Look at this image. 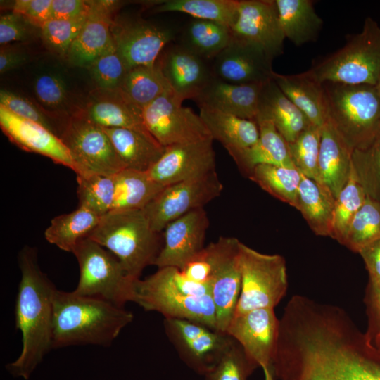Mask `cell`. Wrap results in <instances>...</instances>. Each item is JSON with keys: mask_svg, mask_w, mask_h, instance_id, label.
Returning a JSON list of instances; mask_svg holds the SVG:
<instances>
[{"mask_svg": "<svg viewBox=\"0 0 380 380\" xmlns=\"http://www.w3.org/2000/svg\"><path fill=\"white\" fill-rule=\"evenodd\" d=\"M226 333L241 346L256 368L272 366L279 334V319L273 308L234 315Z\"/></svg>", "mask_w": 380, "mask_h": 380, "instance_id": "cell-13", "label": "cell"}, {"mask_svg": "<svg viewBox=\"0 0 380 380\" xmlns=\"http://www.w3.org/2000/svg\"><path fill=\"white\" fill-rule=\"evenodd\" d=\"M358 253L365 262L369 278L380 279V238L363 247Z\"/></svg>", "mask_w": 380, "mask_h": 380, "instance_id": "cell-53", "label": "cell"}, {"mask_svg": "<svg viewBox=\"0 0 380 380\" xmlns=\"http://www.w3.org/2000/svg\"><path fill=\"white\" fill-rule=\"evenodd\" d=\"M161 234L143 210H122L101 217L88 237L115 255L127 274L138 280L147 266L154 265L163 245Z\"/></svg>", "mask_w": 380, "mask_h": 380, "instance_id": "cell-3", "label": "cell"}, {"mask_svg": "<svg viewBox=\"0 0 380 380\" xmlns=\"http://www.w3.org/2000/svg\"><path fill=\"white\" fill-rule=\"evenodd\" d=\"M88 15V14H87ZM87 15L70 20L51 18L41 27V37L46 46L55 53L64 56L80 33Z\"/></svg>", "mask_w": 380, "mask_h": 380, "instance_id": "cell-45", "label": "cell"}, {"mask_svg": "<svg viewBox=\"0 0 380 380\" xmlns=\"http://www.w3.org/2000/svg\"><path fill=\"white\" fill-rule=\"evenodd\" d=\"M53 0H17L12 11L23 16L32 25L41 27L51 19Z\"/></svg>", "mask_w": 380, "mask_h": 380, "instance_id": "cell-50", "label": "cell"}, {"mask_svg": "<svg viewBox=\"0 0 380 380\" xmlns=\"http://www.w3.org/2000/svg\"><path fill=\"white\" fill-rule=\"evenodd\" d=\"M72 253L80 267L75 293L97 297L118 306L133 302L134 284L120 260L106 248L89 237L80 241Z\"/></svg>", "mask_w": 380, "mask_h": 380, "instance_id": "cell-6", "label": "cell"}, {"mask_svg": "<svg viewBox=\"0 0 380 380\" xmlns=\"http://www.w3.org/2000/svg\"><path fill=\"white\" fill-rule=\"evenodd\" d=\"M240 243L234 240L224 247L214 265L209 282L217 330L222 333H226L234 315L241 291Z\"/></svg>", "mask_w": 380, "mask_h": 380, "instance_id": "cell-21", "label": "cell"}, {"mask_svg": "<svg viewBox=\"0 0 380 380\" xmlns=\"http://www.w3.org/2000/svg\"><path fill=\"white\" fill-rule=\"evenodd\" d=\"M321 127L310 124L295 141L287 144L292 161L304 176L318 182Z\"/></svg>", "mask_w": 380, "mask_h": 380, "instance_id": "cell-43", "label": "cell"}, {"mask_svg": "<svg viewBox=\"0 0 380 380\" xmlns=\"http://www.w3.org/2000/svg\"><path fill=\"white\" fill-rule=\"evenodd\" d=\"M59 137L77 167L76 175L96 173L113 176L125 169L103 127L87 119L82 113L65 121Z\"/></svg>", "mask_w": 380, "mask_h": 380, "instance_id": "cell-8", "label": "cell"}, {"mask_svg": "<svg viewBox=\"0 0 380 380\" xmlns=\"http://www.w3.org/2000/svg\"><path fill=\"white\" fill-rule=\"evenodd\" d=\"M270 118L286 141L292 143L312 124L272 79L262 88L259 112Z\"/></svg>", "mask_w": 380, "mask_h": 380, "instance_id": "cell-31", "label": "cell"}, {"mask_svg": "<svg viewBox=\"0 0 380 380\" xmlns=\"http://www.w3.org/2000/svg\"><path fill=\"white\" fill-rule=\"evenodd\" d=\"M91 1L53 0L51 18L57 20H70L88 14Z\"/></svg>", "mask_w": 380, "mask_h": 380, "instance_id": "cell-52", "label": "cell"}, {"mask_svg": "<svg viewBox=\"0 0 380 380\" xmlns=\"http://www.w3.org/2000/svg\"><path fill=\"white\" fill-rule=\"evenodd\" d=\"M231 39L229 27L215 22L194 18L185 27L181 44L209 61L214 60Z\"/></svg>", "mask_w": 380, "mask_h": 380, "instance_id": "cell-36", "label": "cell"}, {"mask_svg": "<svg viewBox=\"0 0 380 380\" xmlns=\"http://www.w3.org/2000/svg\"><path fill=\"white\" fill-rule=\"evenodd\" d=\"M367 195L352 170L335 201L331 238L343 245L350 225Z\"/></svg>", "mask_w": 380, "mask_h": 380, "instance_id": "cell-40", "label": "cell"}, {"mask_svg": "<svg viewBox=\"0 0 380 380\" xmlns=\"http://www.w3.org/2000/svg\"><path fill=\"white\" fill-rule=\"evenodd\" d=\"M101 91L81 112L87 119L104 128H126L149 133L144 123L142 111L119 89Z\"/></svg>", "mask_w": 380, "mask_h": 380, "instance_id": "cell-28", "label": "cell"}, {"mask_svg": "<svg viewBox=\"0 0 380 380\" xmlns=\"http://www.w3.org/2000/svg\"><path fill=\"white\" fill-rule=\"evenodd\" d=\"M265 84H232L214 76L194 101L198 106L210 107L255 121Z\"/></svg>", "mask_w": 380, "mask_h": 380, "instance_id": "cell-23", "label": "cell"}, {"mask_svg": "<svg viewBox=\"0 0 380 380\" xmlns=\"http://www.w3.org/2000/svg\"><path fill=\"white\" fill-rule=\"evenodd\" d=\"M199 109L211 138L220 142L229 153L249 148L258 141L259 130L255 121L204 106Z\"/></svg>", "mask_w": 380, "mask_h": 380, "instance_id": "cell-29", "label": "cell"}, {"mask_svg": "<svg viewBox=\"0 0 380 380\" xmlns=\"http://www.w3.org/2000/svg\"><path fill=\"white\" fill-rule=\"evenodd\" d=\"M0 126L8 138L22 149L48 157L77 172V167L67 146L59 137L42 125L18 116L0 105Z\"/></svg>", "mask_w": 380, "mask_h": 380, "instance_id": "cell-20", "label": "cell"}, {"mask_svg": "<svg viewBox=\"0 0 380 380\" xmlns=\"http://www.w3.org/2000/svg\"><path fill=\"white\" fill-rule=\"evenodd\" d=\"M285 36L296 46L314 42L323 21L310 0H275Z\"/></svg>", "mask_w": 380, "mask_h": 380, "instance_id": "cell-32", "label": "cell"}, {"mask_svg": "<svg viewBox=\"0 0 380 380\" xmlns=\"http://www.w3.org/2000/svg\"><path fill=\"white\" fill-rule=\"evenodd\" d=\"M248 178L271 196L296 208L301 173L296 167L260 165Z\"/></svg>", "mask_w": 380, "mask_h": 380, "instance_id": "cell-38", "label": "cell"}, {"mask_svg": "<svg viewBox=\"0 0 380 380\" xmlns=\"http://www.w3.org/2000/svg\"><path fill=\"white\" fill-rule=\"evenodd\" d=\"M264 380H277L273 372L272 366L262 369Z\"/></svg>", "mask_w": 380, "mask_h": 380, "instance_id": "cell-55", "label": "cell"}, {"mask_svg": "<svg viewBox=\"0 0 380 380\" xmlns=\"http://www.w3.org/2000/svg\"><path fill=\"white\" fill-rule=\"evenodd\" d=\"M353 151L328 121L321 127L318 182L335 198L348 181Z\"/></svg>", "mask_w": 380, "mask_h": 380, "instance_id": "cell-25", "label": "cell"}, {"mask_svg": "<svg viewBox=\"0 0 380 380\" xmlns=\"http://www.w3.org/2000/svg\"><path fill=\"white\" fill-rule=\"evenodd\" d=\"M322 84L327 121L352 151L367 146L380 132V98L376 86Z\"/></svg>", "mask_w": 380, "mask_h": 380, "instance_id": "cell-4", "label": "cell"}, {"mask_svg": "<svg viewBox=\"0 0 380 380\" xmlns=\"http://www.w3.org/2000/svg\"><path fill=\"white\" fill-rule=\"evenodd\" d=\"M223 185L215 171L165 186L143 210L152 229L161 233L172 221L217 198Z\"/></svg>", "mask_w": 380, "mask_h": 380, "instance_id": "cell-9", "label": "cell"}, {"mask_svg": "<svg viewBox=\"0 0 380 380\" xmlns=\"http://www.w3.org/2000/svg\"><path fill=\"white\" fill-rule=\"evenodd\" d=\"M376 89H377V91H378V94H379V98H380V78L376 85Z\"/></svg>", "mask_w": 380, "mask_h": 380, "instance_id": "cell-57", "label": "cell"}, {"mask_svg": "<svg viewBox=\"0 0 380 380\" xmlns=\"http://www.w3.org/2000/svg\"><path fill=\"white\" fill-rule=\"evenodd\" d=\"M113 38L127 71L153 65L163 50L175 38L172 30L142 20L112 27Z\"/></svg>", "mask_w": 380, "mask_h": 380, "instance_id": "cell-17", "label": "cell"}, {"mask_svg": "<svg viewBox=\"0 0 380 380\" xmlns=\"http://www.w3.org/2000/svg\"><path fill=\"white\" fill-rule=\"evenodd\" d=\"M308 73L319 83L376 86L380 78V26L371 17L336 52L317 61Z\"/></svg>", "mask_w": 380, "mask_h": 380, "instance_id": "cell-5", "label": "cell"}, {"mask_svg": "<svg viewBox=\"0 0 380 380\" xmlns=\"http://www.w3.org/2000/svg\"><path fill=\"white\" fill-rule=\"evenodd\" d=\"M114 177L115 197L110 211L143 210L165 187L147 172L123 169Z\"/></svg>", "mask_w": 380, "mask_h": 380, "instance_id": "cell-33", "label": "cell"}, {"mask_svg": "<svg viewBox=\"0 0 380 380\" xmlns=\"http://www.w3.org/2000/svg\"><path fill=\"white\" fill-rule=\"evenodd\" d=\"M365 301L368 316V328L365 335L372 343L380 332V279L369 278Z\"/></svg>", "mask_w": 380, "mask_h": 380, "instance_id": "cell-51", "label": "cell"}, {"mask_svg": "<svg viewBox=\"0 0 380 380\" xmlns=\"http://www.w3.org/2000/svg\"><path fill=\"white\" fill-rule=\"evenodd\" d=\"M133 302L146 311L162 314L165 318L188 319L217 330L215 309L210 295L189 296L148 276L135 282Z\"/></svg>", "mask_w": 380, "mask_h": 380, "instance_id": "cell-12", "label": "cell"}, {"mask_svg": "<svg viewBox=\"0 0 380 380\" xmlns=\"http://www.w3.org/2000/svg\"><path fill=\"white\" fill-rule=\"evenodd\" d=\"M209 223L204 208L170 222L163 230V245L154 265L182 270L205 247Z\"/></svg>", "mask_w": 380, "mask_h": 380, "instance_id": "cell-16", "label": "cell"}, {"mask_svg": "<svg viewBox=\"0 0 380 380\" xmlns=\"http://www.w3.org/2000/svg\"><path fill=\"white\" fill-rule=\"evenodd\" d=\"M239 5V0H166L157 3L153 11L182 12L195 19L215 22L231 28L236 20Z\"/></svg>", "mask_w": 380, "mask_h": 380, "instance_id": "cell-37", "label": "cell"}, {"mask_svg": "<svg viewBox=\"0 0 380 380\" xmlns=\"http://www.w3.org/2000/svg\"><path fill=\"white\" fill-rule=\"evenodd\" d=\"M232 37L249 43L273 60L284 49V34L275 0H240Z\"/></svg>", "mask_w": 380, "mask_h": 380, "instance_id": "cell-14", "label": "cell"}, {"mask_svg": "<svg viewBox=\"0 0 380 380\" xmlns=\"http://www.w3.org/2000/svg\"><path fill=\"white\" fill-rule=\"evenodd\" d=\"M272 60L258 47L232 37L214 58L215 77L238 84H264L272 79Z\"/></svg>", "mask_w": 380, "mask_h": 380, "instance_id": "cell-18", "label": "cell"}, {"mask_svg": "<svg viewBox=\"0 0 380 380\" xmlns=\"http://www.w3.org/2000/svg\"><path fill=\"white\" fill-rule=\"evenodd\" d=\"M123 96L141 111L172 89L159 65L139 66L127 71L119 88Z\"/></svg>", "mask_w": 380, "mask_h": 380, "instance_id": "cell-34", "label": "cell"}, {"mask_svg": "<svg viewBox=\"0 0 380 380\" xmlns=\"http://www.w3.org/2000/svg\"><path fill=\"white\" fill-rule=\"evenodd\" d=\"M114 1H91L85 22L67 54L75 66L89 68L113 41Z\"/></svg>", "mask_w": 380, "mask_h": 380, "instance_id": "cell-22", "label": "cell"}, {"mask_svg": "<svg viewBox=\"0 0 380 380\" xmlns=\"http://www.w3.org/2000/svg\"><path fill=\"white\" fill-rule=\"evenodd\" d=\"M210 137L165 147L161 158L147 172L167 186L215 171V153Z\"/></svg>", "mask_w": 380, "mask_h": 380, "instance_id": "cell-15", "label": "cell"}, {"mask_svg": "<svg viewBox=\"0 0 380 380\" xmlns=\"http://www.w3.org/2000/svg\"><path fill=\"white\" fill-rule=\"evenodd\" d=\"M272 80L312 125L322 127L327 122V108L323 85L307 71L296 75H282L274 71Z\"/></svg>", "mask_w": 380, "mask_h": 380, "instance_id": "cell-26", "label": "cell"}, {"mask_svg": "<svg viewBox=\"0 0 380 380\" xmlns=\"http://www.w3.org/2000/svg\"><path fill=\"white\" fill-rule=\"evenodd\" d=\"M21 278L15 305V327L22 335L19 357L6 368L28 379L52 349L53 299L57 289L40 269L35 248L25 246L18 257Z\"/></svg>", "mask_w": 380, "mask_h": 380, "instance_id": "cell-1", "label": "cell"}, {"mask_svg": "<svg viewBox=\"0 0 380 380\" xmlns=\"http://www.w3.org/2000/svg\"><path fill=\"white\" fill-rule=\"evenodd\" d=\"M165 333L180 359L204 376L217 363L234 339L196 322L165 318Z\"/></svg>", "mask_w": 380, "mask_h": 380, "instance_id": "cell-10", "label": "cell"}, {"mask_svg": "<svg viewBox=\"0 0 380 380\" xmlns=\"http://www.w3.org/2000/svg\"><path fill=\"white\" fill-rule=\"evenodd\" d=\"M380 238V201L367 196L350 225L343 246L355 253Z\"/></svg>", "mask_w": 380, "mask_h": 380, "instance_id": "cell-41", "label": "cell"}, {"mask_svg": "<svg viewBox=\"0 0 380 380\" xmlns=\"http://www.w3.org/2000/svg\"><path fill=\"white\" fill-rule=\"evenodd\" d=\"M239 263L241 284L234 315L260 308L274 309L288 289L284 258L260 253L241 242Z\"/></svg>", "mask_w": 380, "mask_h": 380, "instance_id": "cell-7", "label": "cell"}, {"mask_svg": "<svg viewBox=\"0 0 380 380\" xmlns=\"http://www.w3.org/2000/svg\"><path fill=\"white\" fill-rule=\"evenodd\" d=\"M255 369L234 340L214 367L203 376L205 380H248Z\"/></svg>", "mask_w": 380, "mask_h": 380, "instance_id": "cell-46", "label": "cell"}, {"mask_svg": "<svg viewBox=\"0 0 380 380\" xmlns=\"http://www.w3.org/2000/svg\"><path fill=\"white\" fill-rule=\"evenodd\" d=\"M335 201L324 185L301 174L296 208L316 235L331 238Z\"/></svg>", "mask_w": 380, "mask_h": 380, "instance_id": "cell-30", "label": "cell"}, {"mask_svg": "<svg viewBox=\"0 0 380 380\" xmlns=\"http://www.w3.org/2000/svg\"><path fill=\"white\" fill-rule=\"evenodd\" d=\"M26 56L20 49L4 45L0 49V72L6 73L23 64Z\"/></svg>", "mask_w": 380, "mask_h": 380, "instance_id": "cell-54", "label": "cell"}, {"mask_svg": "<svg viewBox=\"0 0 380 380\" xmlns=\"http://www.w3.org/2000/svg\"><path fill=\"white\" fill-rule=\"evenodd\" d=\"M352 167L367 195L380 201V132L367 146L353 151Z\"/></svg>", "mask_w": 380, "mask_h": 380, "instance_id": "cell-42", "label": "cell"}, {"mask_svg": "<svg viewBox=\"0 0 380 380\" xmlns=\"http://www.w3.org/2000/svg\"><path fill=\"white\" fill-rule=\"evenodd\" d=\"M182 104L171 90L142 111L148 132L165 147L211 137L200 115Z\"/></svg>", "mask_w": 380, "mask_h": 380, "instance_id": "cell-11", "label": "cell"}, {"mask_svg": "<svg viewBox=\"0 0 380 380\" xmlns=\"http://www.w3.org/2000/svg\"><path fill=\"white\" fill-rule=\"evenodd\" d=\"M0 105L18 116L42 125L58 137L56 127L46 115L27 99L12 91L1 89Z\"/></svg>", "mask_w": 380, "mask_h": 380, "instance_id": "cell-48", "label": "cell"}, {"mask_svg": "<svg viewBox=\"0 0 380 380\" xmlns=\"http://www.w3.org/2000/svg\"><path fill=\"white\" fill-rule=\"evenodd\" d=\"M32 25L23 16L14 12L1 15L0 44L27 39L31 33Z\"/></svg>", "mask_w": 380, "mask_h": 380, "instance_id": "cell-49", "label": "cell"}, {"mask_svg": "<svg viewBox=\"0 0 380 380\" xmlns=\"http://www.w3.org/2000/svg\"><path fill=\"white\" fill-rule=\"evenodd\" d=\"M77 182L79 206L100 217L111 210L115 190L114 175L80 173L77 174Z\"/></svg>", "mask_w": 380, "mask_h": 380, "instance_id": "cell-39", "label": "cell"}, {"mask_svg": "<svg viewBox=\"0 0 380 380\" xmlns=\"http://www.w3.org/2000/svg\"><path fill=\"white\" fill-rule=\"evenodd\" d=\"M207 61L180 43L167 47L158 63L172 91L183 102L195 100L214 77Z\"/></svg>", "mask_w": 380, "mask_h": 380, "instance_id": "cell-19", "label": "cell"}, {"mask_svg": "<svg viewBox=\"0 0 380 380\" xmlns=\"http://www.w3.org/2000/svg\"><path fill=\"white\" fill-rule=\"evenodd\" d=\"M100 218L88 209L79 206L69 213L53 217L45 230L44 236L50 243L72 253L77 243L88 237L95 229Z\"/></svg>", "mask_w": 380, "mask_h": 380, "instance_id": "cell-35", "label": "cell"}, {"mask_svg": "<svg viewBox=\"0 0 380 380\" xmlns=\"http://www.w3.org/2000/svg\"><path fill=\"white\" fill-rule=\"evenodd\" d=\"M255 121L259 130L258 141L249 148L229 153L240 172L248 177L260 165L296 167L288 144L272 121L260 113Z\"/></svg>", "mask_w": 380, "mask_h": 380, "instance_id": "cell-24", "label": "cell"}, {"mask_svg": "<svg viewBox=\"0 0 380 380\" xmlns=\"http://www.w3.org/2000/svg\"><path fill=\"white\" fill-rule=\"evenodd\" d=\"M133 319L132 312L104 299L57 289L52 349L89 344L109 346Z\"/></svg>", "mask_w": 380, "mask_h": 380, "instance_id": "cell-2", "label": "cell"}, {"mask_svg": "<svg viewBox=\"0 0 380 380\" xmlns=\"http://www.w3.org/2000/svg\"><path fill=\"white\" fill-rule=\"evenodd\" d=\"M372 343L380 352V332L374 337Z\"/></svg>", "mask_w": 380, "mask_h": 380, "instance_id": "cell-56", "label": "cell"}, {"mask_svg": "<svg viewBox=\"0 0 380 380\" xmlns=\"http://www.w3.org/2000/svg\"><path fill=\"white\" fill-rule=\"evenodd\" d=\"M125 169L148 172L165 147L149 133L126 128H104Z\"/></svg>", "mask_w": 380, "mask_h": 380, "instance_id": "cell-27", "label": "cell"}, {"mask_svg": "<svg viewBox=\"0 0 380 380\" xmlns=\"http://www.w3.org/2000/svg\"><path fill=\"white\" fill-rule=\"evenodd\" d=\"M92 78L100 90L119 89L127 72L114 40L89 67Z\"/></svg>", "mask_w": 380, "mask_h": 380, "instance_id": "cell-44", "label": "cell"}, {"mask_svg": "<svg viewBox=\"0 0 380 380\" xmlns=\"http://www.w3.org/2000/svg\"><path fill=\"white\" fill-rule=\"evenodd\" d=\"M34 94L38 101L49 108H58L67 100V89L63 78L55 73L39 75L34 84Z\"/></svg>", "mask_w": 380, "mask_h": 380, "instance_id": "cell-47", "label": "cell"}]
</instances>
